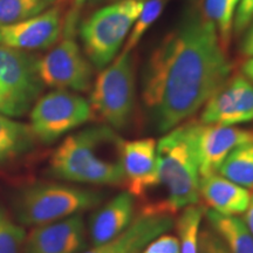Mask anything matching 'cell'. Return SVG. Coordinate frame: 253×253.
<instances>
[{
    "mask_svg": "<svg viewBox=\"0 0 253 253\" xmlns=\"http://www.w3.org/2000/svg\"><path fill=\"white\" fill-rule=\"evenodd\" d=\"M231 62L214 25L190 9L150 53L142 99L158 131L168 132L204 107L230 78Z\"/></svg>",
    "mask_w": 253,
    "mask_h": 253,
    "instance_id": "cell-1",
    "label": "cell"
},
{
    "mask_svg": "<svg viewBox=\"0 0 253 253\" xmlns=\"http://www.w3.org/2000/svg\"><path fill=\"white\" fill-rule=\"evenodd\" d=\"M123 143L107 125L93 126L67 136L49 158L48 171L62 181L90 185H121Z\"/></svg>",
    "mask_w": 253,
    "mask_h": 253,
    "instance_id": "cell-2",
    "label": "cell"
},
{
    "mask_svg": "<svg viewBox=\"0 0 253 253\" xmlns=\"http://www.w3.org/2000/svg\"><path fill=\"white\" fill-rule=\"evenodd\" d=\"M201 121L183 122L167 132L157 143L158 186L164 190L163 207L175 214L197 204L199 167L197 134Z\"/></svg>",
    "mask_w": 253,
    "mask_h": 253,
    "instance_id": "cell-3",
    "label": "cell"
},
{
    "mask_svg": "<svg viewBox=\"0 0 253 253\" xmlns=\"http://www.w3.org/2000/svg\"><path fill=\"white\" fill-rule=\"evenodd\" d=\"M102 199L103 194L91 189L61 183H36L14 195L13 211L21 225L39 226L81 214L97 207Z\"/></svg>",
    "mask_w": 253,
    "mask_h": 253,
    "instance_id": "cell-4",
    "label": "cell"
},
{
    "mask_svg": "<svg viewBox=\"0 0 253 253\" xmlns=\"http://www.w3.org/2000/svg\"><path fill=\"white\" fill-rule=\"evenodd\" d=\"M143 4L144 0H119L97 9L81 24L84 53L95 68L101 71L118 56Z\"/></svg>",
    "mask_w": 253,
    "mask_h": 253,
    "instance_id": "cell-5",
    "label": "cell"
},
{
    "mask_svg": "<svg viewBox=\"0 0 253 253\" xmlns=\"http://www.w3.org/2000/svg\"><path fill=\"white\" fill-rule=\"evenodd\" d=\"M94 116L121 130L131 121L136 103V63L131 52L120 53L101 69L89 100Z\"/></svg>",
    "mask_w": 253,
    "mask_h": 253,
    "instance_id": "cell-6",
    "label": "cell"
},
{
    "mask_svg": "<svg viewBox=\"0 0 253 253\" xmlns=\"http://www.w3.org/2000/svg\"><path fill=\"white\" fill-rule=\"evenodd\" d=\"M78 11L66 15L63 32L48 53L38 59V72L43 86L55 89L87 91L93 80V65L77 41Z\"/></svg>",
    "mask_w": 253,
    "mask_h": 253,
    "instance_id": "cell-7",
    "label": "cell"
},
{
    "mask_svg": "<svg viewBox=\"0 0 253 253\" xmlns=\"http://www.w3.org/2000/svg\"><path fill=\"white\" fill-rule=\"evenodd\" d=\"M37 56L0 45V114L21 118L31 112L43 89Z\"/></svg>",
    "mask_w": 253,
    "mask_h": 253,
    "instance_id": "cell-8",
    "label": "cell"
},
{
    "mask_svg": "<svg viewBox=\"0 0 253 253\" xmlns=\"http://www.w3.org/2000/svg\"><path fill=\"white\" fill-rule=\"evenodd\" d=\"M94 119L90 103L72 90L55 89L40 96L30 112V128L37 141L50 144Z\"/></svg>",
    "mask_w": 253,
    "mask_h": 253,
    "instance_id": "cell-9",
    "label": "cell"
},
{
    "mask_svg": "<svg viewBox=\"0 0 253 253\" xmlns=\"http://www.w3.org/2000/svg\"><path fill=\"white\" fill-rule=\"evenodd\" d=\"M173 226V213L157 204H145L121 235L84 253H141Z\"/></svg>",
    "mask_w": 253,
    "mask_h": 253,
    "instance_id": "cell-10",
    "label": "cell"
},
{
    "mask_svg": "<svg viewBox=\"0 0 253 253\" xmlns=\"http://www.w3.org/2000/svg\"><path fill=\"white\" fill-rule=\"evenodd\" d=\"M253 121V84L244 75L229 78L204 104V125L235 126Z\"/></svg>",
    "mask_w": 253,
    "mask_h": 253,
    "instance_id": "cell-11",
    "label": "cell"
},
{
    "mask_svg": "<svg viewBox=\"0 0 253 253\" xmlns=\"http://www.w3.org/2000/svg\"><path fill=\"white\" fill-rule=\"evenodd\" d=\"M65 23L62 6L55 5L36 17L0 27V45L26 52L50 48L61 37Z\"/></svg>",
    "mask_w": 253,
    "mask_h": 253,
    "instance_id": "cell-12",
    "label": "cell"
},
{
    "mask_svg": "<svg viewBox=\"0 0 253 253\" xmlns=\"http://www.w3.org/2000/svg\"><path fill=\"white\" fill-rule=\"evenodd\" d=\"M253 141V129L233 126L204 125L197 134V155L201 177L217 173L225 158L239 145Z\"/></svg>",
    "mask_w": 253,
    "mask_h": 253,
    "instance_id": "cell-13",
    "label": "cell"
},
{
    "mask_svg": "<svg viewBox=\"0 0 253 253\" xmlns=\"http://www.w3.org/2000/svg\"><path fill=\"white\" fill-rule=\"evenodd\" d=\"M156 148L154 138L125 141L123 143V184L134 198L143 199L158 188Z\"/></svg>",
    "mask_w": 253,
    "mask_h": 253,
    "instance_id": "cell-14",
    "label": "cell"
},
{
    "mask_svg": "<svg viewBox=\"0 0 253 253\" xmlns=\"http://www.w3.org/2000/svg\"><path fill=\"white\" fill-rule=\"evenodd\" d=\"M86 242V225L81 214L34 226L26 235L23 253H78Z\"/></svg>",
    "mask_w": 253,
    "mask_h": 253,
    "instance_id": "cell-15",
    "label": "cell"
},
{
    "mask_svg": "<svg viewBox=\"0 0 253 253\" xmlns=\"http://www.w3.org/2000/svg\"><path fill=\"white\" fill-rule=\"evenodd\" d=\"M135 198L128 191L121 192L97 209L90 218L89 236L94 246L118 237L135 218Z\"/></svg>",
    "mask_w": 253,
    "mask_h": 253,
    "instance_id": "cell-16",
    "label": "cell"
},
{
    "mask_svg": "<svg viewBox=\"0 0 253 253\" xmlns=\"http://www.w3.org/2000/svg\"><path fill=\"white\" fill-rule=\"evenodd\" d=\"M199 196L211 210L224 216L245 213L251 199L249 189L243 188L217 173L201 177Z\"/></svg>",
    "mask_w": 253,
    "mask_h": 253,
    "instance_id": "cell-17",
    "label": "cell"
},
{
    "mask_svg": "<svg viewBox=\"0 0 253 253\" xmlns=\"http://www.w3.org/2000/svg\"><path fill=\"white\" fill-rule=\"evenodd\" d=\"M205 218L230 253H253V236L238 216H224L213 210L204 211Z\"/></svg>",
    "mask_w": 253,
    "mask_h": 253,
    "instance_id": "cell-18",
    "label": "cell"
},
{
    "mask_svg": "<svg viewBox=\"0 0 253 253\" xmlns=\"http://www.w3.org/2000/svg\"><path fill=\"white\" fill-rule=\"evenodd\" d=\"M36 141L30 125L0 114V164L28 153Z\"/></svg>",
    "mask_w": 253,
    "mask_h": 253,
    "instance_id": "cell-19",
    "label": "cell"
},
{
    "mask_svg": "<svg viewBox=\"0 0 253 253\" xmlns=\"http://www.w3.org/2000/svg\"><path fill=\"white\" fill-rule=\"evenodd\" d=\"M218 171L243 188L253 189V141L231 151Z\"/></svg>",
    "mask_w": 253,
    "mask_h": 253,
    "instance_id": "cell-20",
    "label": "cell"
},
{
    "mask_svg": "<svg viewBox=\"0 0 253 253\" xmlns=\"http://www.w3.org/2000/svg\"><path fill=\"white\" fill-rule=\"evenodd\" d=\"M240 0H203L202 13L214 25L221 47L227 50Z\"/></svg>",
    "mask_w": 253,
    "mask_h": 253,
    "instance_id": "cell-21",
    "label": "cell"
},
{
    "mask_svg": "<svg viewBox=\"0 0 253 253\" xmlns=\"http://www.w3.org/2000/svg\"><path fill=\"white\" fill-rule=\"evenodd\" d=\"M204 216V209L197 204L183 209L177 220L179 253H198V239L201 220Z\"/></svg>",
    "mask_w": 253,
    "mask_h": 253,
    "instance_id": "cell-22",
    "label": "cell"
},
{
    "mask_svg": "<svg viewBox=\"0 0 253 253\" xmlns=\"http://www.w3.org/2000/svg\"><path fill=\"white\" fill-rule=\"evenodd\" d=\"M49 4L47 0H0V27L36 17Z\"/></svg>",
    "mask_w": 253,
    "mask_h": 253,
    "instance_id": "cell-23",
    "label": "cell"
},
{
    "mask_svg": "<svg viewBox=\"0 0 253 253\" xmlns=\"http://www.w3.org/2000/svg\"><path fill=\"white\" fill-rule=\"evenodd\" d=\"M168 1L169 0H144L143 8H142L138 18L136 19L121 53H129L134 50L148 30L156 23L157 19L162 14Z\"/></svg>",
    "mask_w": 253,
    "mask_h": 253,
    "instance_id": "cell-24",
    "label": "cell"
},
{
    "mask_svg": "<svg viewBox=\"0 0 253 253\" xmlns=\"http://www.w3.org/2000/svg\"><path fill=\"white\" fill-rule=\"evenodd\" d=\"M25 239L24 226L0 207V253H23Z\"/></svg>",
    "mask_w": 253,
    "mask_h": 253,
    "instance_id": "cell-25",
    "label": "cell"
},
{
    "mask_svg": "<svg viewBox=\"0 0 253 253\" xmlns=\"http://www.w3.org/2000/svg\"><path fill=\"white\" fill-rule=\"evenodd\" d=\"M198 253H230V251L212 229H205L199 233Z\"/></svg>",
    "mask_w": 253,
    "mask_h": 253,
    "instance_id": "cell-26",
    "label": "cell"
},
{
    "mask_svg": "<svg viewBox=\"0 0 253 253\" xmlns=\"http://www.w3.org/2000/svg\"><path fill=\"white\" fill-rule=\"evenodd\" d=\"M141 253H179L178 239L173 236L162 235L154 239Z\"/></svg>",
    "mask_w": 253,
    "mask_h": 253,
    "instance_id": "cell-27",
    "label": "cell"
},
{
    "mask_svg": "<svg viewBox=\"0 0 253 253\" xmlns=\"http://www.w3.org/2000/svg\"><path fill=\"white\" fill-rule=\"evenodd\" d=\"M253 19V0H240L237 8L233 30L236 33H242L246 30Z\"/></svg>",
    "mask_w": 253,
    "mask_h": 253,
    "instance_id": "cell-28",
    "label": "cell"
},
{
    "mask_svg": "<svg viewBox=\"0 0 253 253\" xmlns=\"http://www.w3.org/2000/svg\"><path fill=\"white\" fill-rule=\"evenodd\" d=\"M240 50H242L243 55L253 58V19L246 27V32L243 37L242 42H240Z\"/></svg>",
    "mask_w": 253,
    "mask_h": 253,
    "instance_id": "cell-29",
    "label": "cell"
},
{
    "mask_svg": "<svg viewBox=\"0 0 253 253\" xmlns=\"http://www.w3.org/2000/svg\"><path fill=\"white\" fill-rule=\"evenodd\" d=\"M245 224L248 225L250 232L253 236V194H251V199H250V204L245 211Z\"/></svg>",
    "mask_w": 253,
    "mask_h": 253,
    "instance_id": "cell-30",
    "label": "cell"
},
{
    "mask_svg": "<svg viewBox=\"0 0 253 253\" xmlns=\"http://www.w3.org/2000/svg\"><path fill=\"white\" fill-rule=\"evenodd\" d=\"M243 73L244 77L248 78L250 81L253 82V58H250L244 65H243Z\"/></svg>",
    "mask_w": 253,
    "mask_h": 253,
    "instance_id": "cell-31",
    "label": "cell"
},
{
    "mask_svg": "<svg viewBox=\"0 0 253 253\" xmlns=\"http://www.w3.org/2000/svg\"><path fill=\"white\" fill-rule=\"evenodd\" d=\"M73 1H74V6H73V8L77 9V11H79L81 6L84 5V2H86V0H73Z\"/></svg>",
    "mask_w": 253,
    "mask_h": 253,
    "instance_id": "cell-32",
    "label": "cell"
},
{
    "mask_svg": "<svg viewBox=\"0 0 253 253\" xmlns=\"http://www.w3.org/2000/svg\"><path fill=\"white\" fill-rule=\"evenodd\" d=\"M47 1H48V2H53V1H55V0H47Z\"/></svg>",
    "mask_w": 253,
    "mask_h": 253,
    "instance_id": "cell-33",
    "label": "cell"
}]
</instances>
